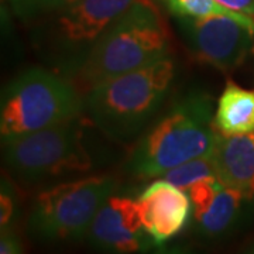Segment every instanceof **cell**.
Returning <instances> with one entry per match:
<instances>
[{
  "instance_id": "cell-9",
  "label": "cell",
  "mask_w": 254,
  "mask_h": 254,
  "mask_svg": "<svg viewBox=\"0 0 254 254\" xmlns=\"http://www.w3.org/2000/svg\"><path fill=\"white\" fill-rule=\"evenodd\" d=\"M86 240L103 254L147 253L155 247L143 226L137 199L115 193L98 210Z\"/></svg>"
},
{
  "instance_id": "cell-10",
  "label": "cell",
  "mask_w": 254,
  "mask_h": 254,
  "mask_svg": "<svg viewBox=\"0 0 254 254\" xmlns=\"http://www.w3.org/2000/svg\"><path fill=\"white\" fill-rule=\"evenodd\" d=\"M187 192L192 203L193 230L206 242H220L236 232L245 218L246 202H250L218 177L196 182Z\"/></svg>"
},
{
  "instance_id": "cell-20",
  "label": "cell",
  "mask_w": 254,
  "mask_h": 254,
  "mask_svg": "<svg viewBox=\"0 0 254 254\" xmlns=\"http://www.w3.org/2000/svg\"><path fill=\"white\" fill-rule=\"evenodd\" d=\"M154 254H195L188 250H184V249H161L158 252H155Z\"/></svg>"
},
{
  "instance_id": "cell-8",
  "label": "cell",
  "mask_w": 254,
  "mask_h": 254,
  "mask_svg": "<svg viewBox=\"0 0 254 254\" xmlns=\"http://www.w3.org/2000/svg\"><path fill=\"white\" fill-rule=\"evenodd\" d=\"M190 53L219 71H233L254 53V33L237 18H180Z\"/></svg>"
},
{
  "instance_id": "cell-17",
  "label": "cell",
  "mask_w": 254,
  "mask_h": 254,
  "mask_svg": "<svg viewBox=\"0 0 254 254\" xmlns=\"http://www.w3.org/2000/svg\"><path fill=\"white\" fill-rule=\"evenodd\" d=\"M17 218V196L9 182L1 181L0 192V230L14 229V222Z\"/></svg>"
},
{
  "instance_id": "cell-13",
  "label": "cell",
  "mask_w": 254,
  "mask_h": 254,
  "mask_svg": "<svg viewBox=\"0 0 254 254\" xmlns=\"http://www.w3.org/2000/svg\"><path fill=\"white\" fill-rule=\"evenodd\" d=\"M213 126L220 136L254 133V91L227 82L216 103Z\"/></svg>"
},
{
  "instance_id": "cell-11",
  "label": "cell",
  "mask_w": 254,
  "mask_h": 254,
  "mask_svg": "<svg viewBox=\"0 0 254 254\" xmlns=\"http://www.w3.org/2000/svg\"><path fill=\"white\" fill-rule=\"evenodd\" d=\"M138 206L147 235L155 247L178 236L192 219V203L187 190L167 180H157L140 192Z\"/></svg>"
},
{
  "instance_id": "cell-2",
  "label": "cell",
  "mask_w": 254,
  "mask_h": 254,
  "mask_svg": "<svg viewBox=\"0 0 254 254\" xmlns=\"http://www.w3.org/2000/svg\"><path fill=\"white\" fill-rule=\"evenodd\" d=\"M170 46L160 9L153 0H136L98 40L72 82L86 93L100 82L168 57Z\"/></svg>"
},
{
  "instance_id": "cell-4",
  "label": "cell",
  "mask_w": 254,
  "mask_h": 254,
  "mask_svg": "<svg viewBox=\"0 0 254 254\" xmlns=\"http://www.w3.org/2000/svg\"><path fill=\"white\" fill-rule=\"evenodd\" d=\"M78 86L51 69L31 66L16 75L1 92V138L23 136L78 119L83 98Z\"/></svg>"
},
{
  "instance_id": "cell-7",
  "label": "cell",
  "mask_w": 254,
  "mask_h": 254,
  "mask_svg": "<svg viewBox=\"0 0 254 254\" xmlns=\"http://www.w3.org/2000/svg\"><path fill=\"white\" fill-rule=\"evenodd\" d=\"M1 141L6 167L26 184L53 181L92 168L79 118Z\"/></svg>"
},
{
  "instance_id": "cell-21",
  "label": "cell",
  "mask_w": 254,
  "mask_h": 254,
  "mask_svg": "<svg viewBox=\"0 0 254 254\" xmlns=\"http://www.w3.org/2000/svg\"><path fill=\"white\" fill-rule=\"evenodd\" d=\"M242 254H254V243H252V245L249 246Z\"/></svg>"
},
{
  "instance_id": "cell-1",
  "label": "cell",
  "mask_w": 254,
  "mask_h": 254,
  "mask_svg": "<svg viewBox=\"0 0 254 254\" xmlns=\"http://www.w3.org/2000/svg\"><path fill=\"white\" fill-rule=\"evenodd\" d=\"M215 109L212 96L205 92H190L177 100L134 147L128 160L131 175L151 180L187 161L212 154L218 138Z\"/></svg>"
},
{
  "instance_id": "cell-15",
  "label": "cell",
  "mask_w": 254,
  "mask_h": 254,
  "mask_svg": "<svg viewBox=\"0 0 254 254\" xmlns=\"http://www.w3.org/2000/svg\"><path fill=\"white\" fill-rule=\"evenodd\" d=\"M210 177H216L212 154L187 161L163 175L164 180H167L184 190H190L196 182L202 181L205 178H210Z\"/></svg>"
},
{
  "instance_id": "cell-12",
  "label": "cell",
  "mask_w": 254,
  "mask_h": 254,
  "mask_svg": "<svg viewBox=\"0 0 254 254\" xmlns=\"http://www.w3.org/2000/svg\"><path fill=\"white\" fill-rule=\"evenodd\" d=\"M216 177L222 184L254 199V133L220 136L212 151Z\"/></svg>"
},
{
  "instance_id": "cell-19",
  "label": "cell",
  "mask_w": 254,
  "mask_h": 254,
  "mask_svg": "<svg viewBox=\"0 0 254 254\" xmlns=\"http://www.w3.org/2000/svg\"><path fill=\"white\" fill-rule=\"evenodd\" d=\"M218 1L229 9L254 18V0H218Z\"/></svg>"
},
{
  "instance_id": "cell-3",
  "label": "cell",
  "mask_w": 254,
  "mask_h": 254,
  "mask_svg": "<svg viewBox=\"0 0 254 254\" xmlns=\"http://www.w3.org/2000/svg\"><path fill=\"white\" fill-rule=\"evenodd\" d=\"M175 65L170 57L100 82L85 93L83 110L106 137L128 143L137 137L171 89Z\"/></svg>"
},
{
  "instance_id": "cell-18",
  "label": "cell",
  "mask_w": 254,
  "mask_h": 254,
  "mask_svg": "<svg viewBox=\"0 0 254 254\" xmlns=\"http://www.w3.org/2000/svg\"><path fill=\"white\" fill-rule=\"evenodd\" d=\"M0 254H24L21 239L14 229L1 232L0 235Z\"/></svg>"
},
{
  "instance_id": "cell-6",
  "label": "cell",
  "mask_w": 254,
  "mask_h": 254,
  "mask_svg": "<svg viewBox=\"0 0 254 254\" xmlns=\"http://www.w3.org/2000/svg\"><path fill=\"white\" fill-rule=\"evenodd\" d=\"M134 1L78 0L38 30L37 50L53 71L72 81L98 40Z\"/></svg>"
},
{
  "instance_id": "cell-16",
  "label": "cell",
  "mask_w": 254,
  "mask_h": 254,
  "mask_svg": "<svg viewBox=\"0 0 254 254\" xmlns=\"http://www.w3.org/2000/svg\"><path fill=\"white\" fill-rule=\"evenodd\" d=\"M78 0H9L13 13L26 23L38 21L47 16L72 6Z\"/></svg>"
},
{
  "instance_id": "cell-22",
  "label": "cell",
  "mask_w": 254,
  "mask_h": 254,
  "mask_svg": "<svg viewBox=\"0 0 254 254\" xmlns=\"http://www.w3.org/2000/svg\"><path fill=\"white\" fill-rule=\"evenodd\" d=\"M1 1H4V0H1Z\"/></svg>"
},
{
  "instance_id": "cell-14",
  "label": "cell",
  "mask_w": 254,
  "mask_h": 254,
  "mask_svg": "<svg viewBox=\"0 0 254 254\" xmlns=\"http://www.w3.org/2000/svg\"><path fill=\"white\" fill-rule=\"evenodd\" d=\"M167 9L178 18H203L212 16H227L237 18L254 33V18L229 9L218 0H161Z\"/></svg>"
},
{
  "instance_id": "cell-5",
  "label": "cell",
  "mask_w": 254,
  "mask_h": 254,
  "mask_svg": "<svg viewBox=\"0 0 254 254\" xmlns=\"http://www.w3.org/2000/svg\"><path fill=\"white\" fill-rule=\"evenodd\" d=\"M116 187L118 181L109 175L83 177L48 187L33 202L28 235L43 245H66L86 239L92 220Z\"/></svg>"
}]
</instances>
